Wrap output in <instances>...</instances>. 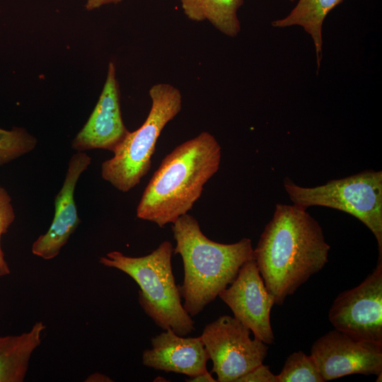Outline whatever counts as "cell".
I'll use <instances>...</instances> for the list:
<instances>
[{"mask_svg": "<svg viewBox=\"0 0 382 382\" xmlns=\"http://www.w3.org/2000/svg\"><path fill=\"white\" fill-rule=\"evenodd\" d=\"M330 246L318 222L303 208L277 204L253 257L275 304L282 305L328 262Z\"/></svg>", "mask_w": 382, "mask_h": 382, "instance_id": "6da1fadb", "label": "cell"}, {"mask_svg": "<svg viewBox=\"0 0 382 382\" xmlns=\"http://www.w3.org/2000/svg\"><path fill=\"white\" fill-rule=\"evenodd\" d=\"M221 148L203 132L176 146L161 161L145 187L137 216L163 228L187 214L204 185L218 171Z\"/></svg>", "mask_w": 382, "mask_h": 382, "instance_id": "7a4b0ae2", "label": "cell"}, {"mask_svg": "<svg viewBox=\"0 0 382 382\" xmlns=\"http://www.w3.org/2000/svg\"><path fill=\"white\" fill-rule=\"evenodd\" d=\"M175 255L183 260L184 279L178 285L183 306L192 317L198 315L235 279L242 265L254 258L251 240L224 244L208 238L198 221L187 213L172 224Z\"/></svg>", "mask_w": 382, "mask_h": 382, "instance_id": "3957f363", "label": "cell"}, {"mask_svg": "<svg viewBox=\"0 0 382 382\" xmlns=\"http://www.w3.org/2000/svg\"><path fill=\"white\" fill-rule=\"evenodd\" d=\"M173 253L172 243L166 241L144 256L130 257L112 251L100 257L99 262L122 271L136 282L139 286V303L156 325L186 336L195 330V321L182 303L173 273Z\"/></svg>", "mask_w": 382, "mask_h": 382, "instance_id": "277c9868", "label": "cell"}, {"mask_svg": "<svg viewBox=\"0 0 382 382\" xmlns=\"http://www.w3.org/2000/svg\"><path fill=\"white\" fill-rule=\"evenodd\" d=\"M149 96L151 107L144 122L129 132L113 152V157L101 165L102 178L123 192L136 187L148 173L162 130L182 108L181 93L170 84L154 85Z\"/></svg>", "mask_w": 382, "mask_h": 382, "instance_id": "5b68a950", "label": "cell"}, {"mask_svg": "<svg viewBox=\"0 0 382 382\" xmlns=\"http://www.w3.org/2000/svg\"><path fill=\"white\" fill-rule=\"evenodd\" d=\"M284 187L297 207H326L345 212L361 221L374 235L382 257V172L366 170L324 185L303 187L285 178Z\"/></svg>", "mask_w": 382, "mask_h": 382, "instance_id": "8992f818", "label": "cell"}, {"mask_svg": "<svg viewBox=\"0 0 382 382\" xmlns=\"http://www.w3.org/2000/svg\"><path fill=\"white\" fill-rule=\"evenodd\" d=\"M250 330L235 318L224 315L205 325L200 335L212 372L218 382H236L263 363L267 344L250 337Z\"/></svg>", "mask_w": 382, "mask_h": 382, "instance_id": "52a82bcc", "label": "cell"}, {"mask_svg": "<svg viewBox=\"0 0 382 382\" xmlns=\"http://www.w3.org/2000/svg\"><path fill=\"white\" fill-rule=\"evenodd\" d=\"M328 318L352 338L382 345V257L362 282L337 296Z\"/></svg>", "mask_w": 382, "mask_h": 382, "instance_id": "ba28073f", "label": "cell"}, {"mask_svg": "<svg viewBox=\"0 0 382 382\" xmlns=\"http://www.w3.org/2000/svg\"><path fill=\"white\" fill-rule=\"evenodd\" d=\"M311 356L325 381L350 374H382V345L356 340L335 329L313 343Z\"/></svg>", "mask_w": 382, "mask_h": 382, "instance_id": "9c48e42d", "label": "cell"}, {"mask_svg": "<svg viewBox=\"0 0 382 382\" xmlns=\"http://www.w3.org/2000/svg\"><path fill=\"white\" fill-rule=\"evenodd\" d=\"M218 296L255 338L267 345L274 342L270 313L274 298L267 290L254 258L242 265L233 282Z\"/></svg>", "mask_w": 382, "mask_h": 382, "instance_id": "30bf717a", "label": "cell"}, {"mask_svg": "<svg viewBox=\"0 0 382 382\" xmlns=\"http://www.w3.org/2000/svg\"><path fill=\"white\" fill-rule=\"evenodd\" d=\"M129 132L122 117L115 67L110 62L98 103L71 147L76 151L98 149L113 153Z\"/></svg>", "mask_w": 382, "mask_h": 382, "instance_id": "8fae6325", "label": "cell"}, {"mask_svg": "<svg viewBox=\"0 0 382 382\" xmlns=\"http://www.w3.org/2000/svg\"><path fill=\"white\" fill-rule=\"evenodd\" d=\"M91 163L84 151L71 157L62 187L54 199V214L50 228L33 243L32 253L44 260L56 257L77 228L81 220L74 200V192L81 175Z\"/></svg>", "mask_w": 382, "mask_h": 382, "instance_id": "7c38bea8", "label": "cell"}, {"mask_svg": "<svg viewBox=\"0 0 382 382\" xmlns=\"http://www.w3.org/2000/svg\"><path fill=\"white\" fill-rule=\"evenodd\" d=\"M151 344L142 354L145 366L189 377L208 371L209 358L200 336L185 337L168 329L153 337Z\"/></svg>", "mask_w": 382, "mask_h": 382, "instance_id": "4fadbf2b", "label": "cell"}, {"mask_svg": "<svg viewBox=\"0 0 382 382\" xmlns=\"http://www.w3.org/2000/svg\"><path fill=\"white\" fill-rule=\"evenodd\" d=\"M45 328L44 323L39 321L28 332L0 336V382L25 380L30 359L41 344Z\"/></svg>", "mask_w": 382, "mask_h": 382, "instance_id": "5bb4252c", "label": "cell"}, {"mask_svg": "<svg viewBox=\"0 0 382 382\" xmlns=\"http://www.w3.org/2000/svg\"><path fill=\"white\" fill-rule=\"evenodd\" d=\"M344 0H299L294 8L284 18L274 20L272 25L283 28L301 26L313 40L318 69L323 52V25L328 14Z\"/></svg>", "mask_w": 382, "mask_h": 382, "instance_id": "9a60e30c", "label": "cell"}, {"mask_svg": "<svg viewBox=\"0 0 382 382\" xmlns=\"http://www.w3.org/2000/svg\"><path fill=\"white\" fill-rule=\"evenodd\" d=\"M185 15L194 21H208L228 37L241 30L238 11L243 0H179Z\"/></svg>", "mask_w": 382, "mask_h": 382, "instance_id": "2e32d148", "label": "cell"}, {"mask_svg": "<svg viewBox=\"0 0 382 382\" xmlns=\"http://www.w3.org/2000/svg\"><path fill=\"white\" fill-rule=\"evenodd\" d=\"M278 382H324L313 359L302 351L291 354L277 375Z\"/></svg>", "mask_w": 382, "mask_h": 382, "instance_id": "e0dca14e", "label": "cell"}, {"mask_svg": "<svg viewBox=\"0 0 382 382\" xmlns=\"http://www.w3.org/2000/svg\"><path fill=\"white\" fill-rule=\"evenodd\" d=\"M37 143V139L24 128H0V166L32 151Z\"/></svg>", "mask_w": 382, "mask_h": 382, "instance_id": "ac0fdd59", "label": "cell"}, {"mask_svg": "<svg viewBox=\"0 0 382 382\" xmlns=\"http://www.w3.org/2000/svg\"><path fill=\"white\" fill-rule=\"evenodd\" d=\"M15 217L11 197L6 190L0 184V277L6 276L11 273L10 267L6 261L1 248V241L2 236L7 233L14 221Z\"/></svg>", "mask_w": 382, "mask_h": 382, "instance_id": "d6986e66", "label": "cell"}, {"mask_svg": "<svg viewBox=\"0 0 382 382\" xmlns=\"http://www.w3.org/2000/svg\"><path fill=\"white\" fill-rule=\"evenodd\" d=\"M236 382H278L277 375L272 374L268 366L261 364L241 376Z\"/></svg>", "mask_w": 382, "mask_h": 382, "instance_id": "ffe728a7", "label": "cell"}, {"mask_svg": "<svg viewBox=\"0 0 382 382\" xmlns=\"http://www.w3.org/2000/svg\"><path fill=\"white\" fill-rule=\"evenodd\" d=\"M123 0H87L86 8L87 10L98 8L103 5L108 4H118Z\"/></svg>", "mask_w": 382, "mask_h": 382, "instance_id": "44dd1931", "label": "cell"}, {"mask_svg": "<svg viewBox=\"0 0 382 382\" xmlns=\"http://www.w3.org/2000/svg\"><path fill=\"white\" fill-rule=\"evenodd\" d=\"M186 381L189 382H216V380L214 379L212 374L207 371L202 374L197 375L193 377H190V378L186 379Z\"/></svg>", "mask_w": 382, "mask_h": 382, "instance_id": "7402d4cb", "label": "cell"}, {"mask_svg": "<svg viewBox=\"0 0 382 382\" xmlns=\"http://www.w3.org/2000/svg\"><path fill=\"white\" fill-rule=\"evenodd\" d=\"M91 381H111L110 378L102 374H94L89 377Z\"/></svg>", "mask_w": 382, "mask_h": 382, "instance_id": "603a6c76", "label": "cell"}, {"mask_svg": "<svg viewBox=\"0 0 382 382\" xmlns=\"http://www.w3.org/2000/svg\"><path fill=\"white\" fill-rule=\"evenodd\" d=\"M289 1H295V0H289Z\"/></svg>", "mask_w": 382, "mask_h": 382, "instance_id": "cb8c5ba5", "label": "cell"}]
</instances>
